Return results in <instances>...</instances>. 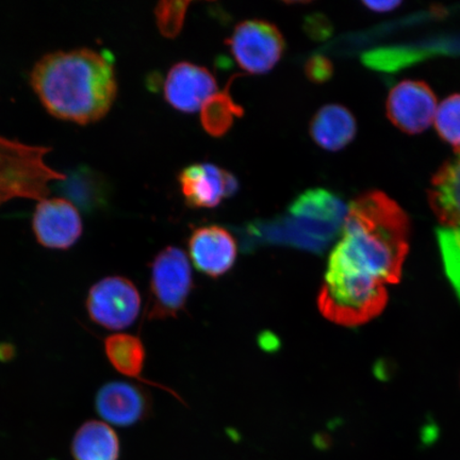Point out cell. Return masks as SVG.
<instances>
[{"label": "cell", "instance_id": "1", "mask_svg": "<svg viewBox=\"0 0 460 460\" xmlns=\"http://www.w3.org/2000/svg\"><path fill=\"white\" fill-rule=\"evenodd\" d=\"M410 233V218L387 194L369 191L354 199L327 263L321 314L342 326L364 324L381 314L388 286L401 279Z\"/></svg>", "mask_w": 460, "mask_h": 460}, {"label": "cell", "instance_id": "2", "mask_svg": "<svg viewBox=\"0 0 460 460\" xmlns=\"http://www.w3.org/2000/svg\"><path fill=\"white\" fill-rule=\"evenodd\" d=\"M31 85L46 111L79 125L105 118L118 95L112 58L88 48L44 55L32 67Z\"/></svg>", "mask_w": 460, "mask_h": 460}, {"label": "cell", "instance_id": "3", "mask_svg": "<svg viewBox=\"0 0 460 460\" xmlns=\"http://www.w3.org/2000/svg\"><path fill=\"white\" fill-rule=\"evenodd\" d=\"M349 214L339 195L323 188L306 190L292 200L285 215L247 223L241 228L243 249L286 246L323 254L342 234Z\"/></svg>", "mask_w": 460, "mask_h": 460}, {"label": "cell", "instance_id": "4", "mask_svg": "<svg viewBox=\"0 0 460 460\" xmlns=\"http://www.w3.org/2000/svg\"><path fill=\"white\" fill-rule=\"evenodd\" d=\"M50 152L0 136V207L15 199L41 201L49 198L51 181L66 180L45 163Z\"/></svg>", "mask_w": 460, "mask_h": 460}, {"label": "cell", "instance_id": "5", "mask_svg": "<svg viewBox=\"0 0 460 460\" xmlns=\"http://www.w3.org/2000/svg\"><path fill=\"white\" fill-rule=\"evenodd\" d=\"M192 288V270L186 252L175 246L165 247L152 262L147 318H175L185 309Z\"/></svg>", "mask_w": 460, "mask_h": 460}, {"label": "cell", "instance_id": "6", "mask_svg": "<svg viewBox=\"0 0 460 460\" xmlns=\"http://www.w3.org/2000/svg\"><path fill=\"white\" fill-rule=\"evenodd\" d=\"M226 43L238 66L252 75L272 71L286 50L283 33L272 22L262 20L240 22Z\"/></svg>", "mask_w": 460, "mask_h": 460}, {"label": "cell", "instance_id": "7", "mask_svg": "<svg viewBox=\"0 0 460 460\" xmlns=\"http://www.w3.org/2000/svg\"><path fill=\"white\" fill-rule=\"evenodd\" d=\"M85 306L95 324L109 331H123L139 316L141 296L128 279L109 276L92 286Z\"/></svg>", "mask_w": 460, "mask_h": 460}, {"label": "cell", "instance_id": "8", "mask_svg": "<svg viewBox=\"0 0 460 460\" xmlns=\"http://www.w3.org/2000/svg\"><path fill=\"white\" fill-rule=\"evenodd\" d=\"M386 111L390 122L396 128L407 135L421 134L433 123L437 97L428 84L404 80L391 89Z\"/></svg>", "mask_w": 460, "mask_h": 460}, {"label": "cell", "instance_id": "9", "mask_svg": "<svg viewBox=\"0 0 460 460\" xmlns=\"http://www.w3.org/2000/svg\"><path fill=\"white\" fill-rule=\"evenodd\" d=\"M32 230L40 245L66 251L77 243L83 234V220L73 201L48 198L39 201L32 217Z\"/></svg>", "mask_w": 460, "mask_h": 460}, {"label": "cell", "instance_id": "10", "mask_svg": "<svg viewBox=\"0 0 460 460\" xmlns=\"http://www.w3.org/2000/svg\"><path fill=\"white\" fill-rule=\"evenodd\" d=\"M178 182L187 205L197 209L215 208L239 190L233 172L212 164L188 166L180 172Z\"/></svg>", "mask_w": 460, "mask_h": 460}, {"label": "cell", "instance_id": "11", "mask_svg": "<svg viewBox=\"0 0 460 460\" xmlns=\"http://www.w3.org/2000/svg\"><path fill=\"white\" fill-rule=\"evenodd\" d=\"M188 246L195 268L211 279L228 273L237 261V241L222 226H206L195 229L190 235Z\"/></svg>", "mask_w": 460, "mask_h": 460}, {"label": "cell", "instance_id": "12", "mask_svg": "<svg viewBox=\"0 0 460 460\" xmlns=\"http://www.w3.org/2000/svg\"><path fill=\"white\" fill-rule=\"evenodd\" d=\"M217 91V80L209 70L185 61L171 68L164 83L165 101L185 113L199 111Z\"/></svg>", "mask_w": 460, "mask_h": 460}, {"label": "cell", "instance_id": "13", "mask_svg": "<svg viewBox=\"0 0 460 460\" xmlns=\"http://www.w3.org/2000/svg\"><path fill=\"white\" fill-rule=\"evenodd\" d=\"M95 408L107 424L128 428L148 417L152 402L146 390L135 384L111 382L97 393Z\"/></svg>", "mask_w": 460, "mask_h": 460}, {"label": "cell", "instance_id": "14", "mask_svg": "<svg viewBox=\"0 0 460 460\" xmlns=\"http://www.w3.org/2000/svg\"><path fill=\"white\" fill-rule=\"evenodd\" d=\"M428 194L440 227L460 229V149L436 172Z\"/></svg>", "mask_w": 460, "mask_h": 460}, {"label": "cell", "instance_id": "15", "mask_svg": "<svg viewBox=\"0 0 460 460\" xmlns=\"http://www.w3.org/2000/svg\"><path fill=\"white\" fill-rule=\"evenodd\" d=\"M358 124L352 112L337 103L319 109L309 125L313 140L329 152L341 151L354 140Z\"/></svg>", "mask_w": 460, "mask_h": 460}, {"label": "cell", "instance_id": "16", "mask_svg": "<svg viewBox=\"0 0 460 460\" xmlns=\"http://www.w3.org/2000/svg\"><path fill=\"white\" fill-rule=\"evenodd\" d=\"M103 350H105L106 358L111 365L122 376L154 385V386L169 391V393L171 391L176 399L181 400V396L170 388L142 378L146 353L139 337L129 335V333H113L103 341Z\"/></svg>", "mask_w": 460, "mask_h": 460}, {"label": "cell", "instance_id": "17", "mask_svg": "<svg viewBox=\"0 0 460 460\" xmlns=\"http://www.w3.org/2000/svg\"><path fill=\"white\" fill-rule=\"evenodd\" d=\"M120 445L118 434L106 422H85L72 441L74 460H119Z\"/></svg>", "mask_w": 460, "mask_h": 460}, {"label": "cell", "instance_id": "18", "mask_svg": "<svg viewBox=\"0 0 460 460\" xmlns=\"http://www.w3.org/2000/svg\"><path fill=\"white\" fill-rule=\"evenodd\" d=\"M237 76L229 79L226 88L206 101L200 111V123L211 137L226 136L233 128L234 120L243 117L244 109L230 95L229 88Z\"/></svg>", "mask_w": 460, "mask_h": 460}, {"label": "cell", "instance_id": "19", "mask_svg": "<svg viewBox=\"0 0 460 460\" xmlns=\"http://www.w3.org/2000/svg\"><path fill=\"white\" fill-rule=\"evenodd\" d=\"M435 128L445 142L460 149V94L448 96L435 115Z\"/></svg>", "mask_w": 460, "mask_h": 460}, {"label": "cell", "instance_id": "20", "mask_svg": "<svg viewBox=\"0 0 460 460\" xmlns=\"http://www.w3.org/2000/svg\"><path fill=\"white\" fill-rule=\"evenodd\" d=\"M442 261L448 280L460 300V229H437Z\"/></svg>", "mask_w": 460, "mask_h": 460}, {"label": "cell", "instance_id": "21", "mask_svg": "<svg viewBox=\"0 0 460 460\" xmlns=\"http://www.w3.org/2000/svg\"><path fill=\"white\" fill-rule=\"evenodd\" d=\"M189 2H161L155 9V16L161 34L168 39L180 36L185 25Z\"/></svg>", "mask_w": 460, "mask_h": 460}, {"label": "cell", "instance_id": "22", "mask_svg": "<svg viewBox=\"0 0 460 460\" xmlns=\"http://www.w3.org/2000/svg\"><path fill=\"white\" fill-rule=\"evenodd\" d=\"M332 63L322 55H314L305 65V73L310 82L323 84L332 76Z\"/></svg>", "mask_w": 460, "mask_h": 460}, {"label": "cell", "instance_id": "23", "mask_svg": "<svg viewBox=\"0 0 460 460\" xmlns=\"http://www.w3.org/2000/svg\"><path fill=\"white\" fill-rule=\"evenodd\" d=\"M366 5L367 9L372 11H376V13H390L401 5V2H396V0H385V2H364L362 3Z\"/></svg>", "mask_w": 460, "mask_h": 460}]
</instances>
